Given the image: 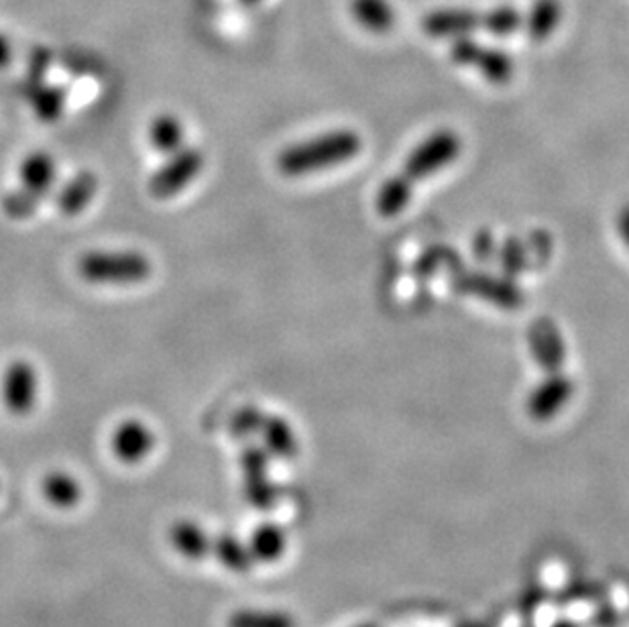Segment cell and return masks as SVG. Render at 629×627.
<instances>
[{"mask_svg": "<svg viewBox=\"0 0 629 627\" xmlns=\"http://www.w3.org/2000/svg\"><path fill=\"white\" fill-rule=\"evenodd\" d=\"M360 149H363V139L359 132L350 129L331 131L308 141L285 147L277 157V168L287 178L310 176L345 163L348 159L359 156Z\"/></svg>", "mask_w": 629, "mask_h": 627, "instance_id": "6da1fadb", "label": "cell"}, {"mask_svg": "<svg viewBox=\"0 0 629 627\" xmlns=\"http://www.w3.org/2000/svg\"><path fill=\"white\" fill-rule=\"evenodd\" d=\"M77 274L94 286H139L154 274V265L139 251H91L80 257Z\"/></svg>", "mask_w": 629, "mask_h": 627, "instance_id": "7a4b0ae2", "label": "cell"}, {"mask_svg": "<svg viewBox=\"0 0 629 627\" xmlns=\"http://www.w3.org/2000/svg\"><path fill=\"white\" fill-rule=\"evenodd\" d=\"M21 185L2 200V210L13 221H27L35 214L41 200L50 194L55 182V159L45 151L27 156L19 171Z\"/></svg>", "mask_w": 629, "mask_h": 627, "instance_id": "3957f363", "label": "cell"}, {"mask_svg": "<svg viewBox=\"0 0 629 627\" xmlns=\"http://www.w3.org/2000/svg\"><path fill=\"white\" fill-rule=\"evenodd\" d=\"M463 151L461 137L450 129H440L428 135L422 144L411 151L406 161V171L401 173L410 183L424 180L428 176L444 170Z\"/></svg>", "mask_w": 629, "mask_h": 627, "instance_id": "277c9868", "label": "cell"}, {"mask_svg": "<svg viewBox=\"0 0 629 627\" xmlns=\"http://www.w3.org/2000/svg\"><path fill=\"white\" fill-rule=\"evenodd\" d=\"M205 168V153L198 147H181L149 180V192L157 200H169L184 192Z\"/></svg>", "mask_w": 629, "mask_h": 627, "instance_id": "5b68a950", "label": "cell"}, {"mask_svg": "<svg viewBox=\"0 0 629 627\" xmlns=\"http://www.w3.org/2000/svg\"><path fill=\"white\" fill-rule=\"evenodd\" d=\"M450 57L459 66L475 67L489 82L505 84L514 76V60L497 47L481 45L469 38H457L450 45Z\"/></svg>", "mask_w": 629, "mask_h": 627, "instance_id": "8992f818", "label": "cell"}, {"mask_svg": "<svg viewBox=\"0 0 629 627\" xmlns=\"http://www.w3.org/2000/svg\"><path fill=\"white\" fill-rule=\"evenodd\" d=\"M270 457L265 446H247L241 455L244 499L255 510H271L277 503V489L270 479Z\"/></svg>", "mask_w": 629, "mask_h": 627, "instance_id": "52a82bcc", "label": "cell"}, {"mask_svg": "<svg viewBox=\"0 0 629 627\" xmlns=\"http://www.w3.org/2000/svg\"><path fill=\"white\" fill-rule=\"evenodd\" d=\"M39 380L35 366L17 359L2 373V404L14 418H23L38 404Z\"/></svg>", "mask_w": 629, "mask_h": 627, "instance_id": "ba28073f", "label": "cell"}, {"mask_svg": "<svg viewBox=\"0 0 629 627\" xmlns=\"http://www.w3.org/2000/svg\"><path fill=\"white\" fill-rule=\"evenodd\" d=\"M111 448L118 463L135 467L154 453L155 432L143 419H123L111 436Z\"/></svg>", "mask_w": 629, "mask_h": 627, "instance_id": "9c48e42d", "label": "cell"}, {"mask_svg": "<svg viewBox=\"0 0 629 627\" xmlns=\"http://www.w3.org/2000/svg\"><path fill=\"white\" fill-rule=\"evenodd\" d=\"M457 289L473 294L501 308L514 310L524 304L522 289L510 277H493L489 274H464L457 279Z\"/></svg>", "mask_w": 629, "mask_h": 627, "instance_id": "30bf717a", "label": "cell"}, {"mask_svg": "<svg viewBox=\"0 0 629 627\" xmlns=\"http://www.w3.org/2000/svg\"><path fill=\"white\" fill-rule=\"evenodd\" d=\"M485 26V13L471 9H438L424 17L422 29L437 40H457L469 38L471 33Z\"/></svg>", "mask_w": 629, "mask_h": 627, "instance_id": "8fae6325", "label": "cell"}, {"mask_svg": "<svg viewBox=\"0 0 629 627\" xmlns=\"http://www.w3.org/2000/svg\"><path fill=\"white\" fill-rule=\"evenodd\" d=\"M575 393V383L568 375L551 373V378L539 383L534 392L527 397V414L530 418L546 422L554 418L565 407Z\"/></svg>", "mask_w": 629, "mask_h": 627, "instance_id": "7c38bea8", "label": "cell"}, {"mask_svg": "<svg viewBox=\"0 0 629 627\" xmlns=\"http://www.w3.org/2000/svg\"><path fill=\"white\" fill-rule=\"evenodd\" d=\"M527 340H530V351L542 369H546L548 373H558L560 366L565 365V340L553 320L548 318L536 320L530 327Z\"/></svg>", "mask_w": 629, "mask_h": 627, "instance_id": "4fadbf2b", "label": "cell"}, {"mask_svg": "<svg viewBox=\"0 0 629 627\" xmlns=\"http://www.w3.org/2000/svg\"><path fill=\"white\" fill-rule=\"evenodd\" d=\"M212 540L205 525L190 518H181L169 525L167 542L184 561L202 562L212 554Z\"/></svg>", "mask_w": 629, "mask_h": 627, "instance_id": "5bb4252c", "label": "cell"}, {"mask_svg": "<svg viewBox=\"0 0 629 627\" xmlns=\"http://www.w3.org/2000/svg\"><path fill=\"white\" fill-rule=\"evenodd\" d=\"M41 497L55 510H76L84 499V485L67 470H50L39 485Z\"/></svg>", "mask_w": 629, "mask_h": 627, "instance_id": "9a60e30c", "label": "cell"}, {"mask_svg": "<svg viewBox=\"0 0 629 627\" xmlns=\"http://www.w3.org/2000/svg\"><path fill=\"white\" fill-rule=\"evenodd\" d=\"M96 192H98V176L88 170L80 171L62 188V192L55 198V206L65 216H77L80 212L91 206Z\"/></svg>", "mask_w": 629, "mask_h": 627, "instance_id": "2e32d148", "label": "cell"}, {"mask_svg": "<svg viewBox=\"0 0 629 627\" xmlns=\"http://www.w3.org/2000/svg\"><path fill=\"white\" fill-rule=\"evenodd\" d=\"M259 434L263 436L265 450L271 457L290 460L297 455V436L292 424L282 416H265Z\"/></svg>", "mask_w": 629, "mask_h": 627, "instance_id": "e0dca14e", "label": "cell"}, {"mask_svg": "<svg viewBox=\"0 0 629 627\" xmlns=\"http://www.w3.org/2000/svg\"><path fill=\"white\" fill-rule=\"evenodd\" d=\"M247 544H249V550H251L255 562L271 564V562L280 561L285 554L287 538H285L282 525L265 522L251 532V538Z\"/></svg>", "mask_w": 629, "mask_h": 627, "instance_id": "ac0fdd59", "label": "cell"}, {"mask_svg": "<svg viewBox=\"0 0 629 627\" xmlns=\"http://www.w3.org/2000/svg\"><path fill=\"white\" fill-rule=\"evenodd\" d=\"M212 554L217 556V561L234 575H244L253 568L255 559L249 550V544L243 542L241 538L234 536L231 532L220 534L212 540Z\"/></svg>", "mask_w": 629, "mask_h": 627, "instance_id": "d6986e66", "label": "cell"}, {"mask_svg": "<svg viewBox=\"0 0 629 627\" xmlns=\"http://www.w3.org/2000/svg\"><path fill=\"white\" fill-rule=\"evenodd\" d=\"M563 21L560 0H536L526 14L527 38L536 43L548 40Z\"/></svg>", "mask_w": 629, "mask_h": 627, "instance_id": "ffe728a7", "label": "cell"}, {"mask_svg": "<svg viewBox=\"0 0 629 627\" xmlns=\"http://www.w3.org/2000/svg\"><path fill=\"white\" fill-rule=\"evenodd\" d=\"M350 14L373 33H386L396 25V11L389 0H350Z\"/></svg>", "mask_w": 629, "mask_h": 627, "instance_id": "44dd1931", "label": "cell"}, {"mask_svg": "<svg viewBox=\"0 0 629 627\" xmlns=\"http://www.w3.org/2000/svg\"><path fill=\"white\" fill-rule=\"evenodd\" d=\"M149 141L154 145L155 151L164 156L176 153L184 147V125L180 118L169 113L155 117L149 129Z\"/></svg>", "mask_w": 629, "mask_h": 627, "instance_id": "7402d4cb", "label": "cell"}, {"mask_svg": "<svg viewBox=\"0 0 629 627\" xmlns=\"http://www.w3.org/2000/svg\"><path fill=\"white\" fill-rule=\"evenodd\" d=\"M413 183L408 182L401 173L389 178L377 192V210L381 216L391 219L398 216L401 210L408 209L410 204Z\"/></svg>", "mask_w": 629, "mask_h": 627, "instance_id": "603a6c76", "label": "cell"}, {"mask_svg": "<svg viewBox=\"0 0 629 627\" xmlns=\"http://www.w3.org/2000/svg\"><path fill=\"white\" fill-rule=\"evenodd\" d=\"M227 627H297L294 615L282 609H237L229 615Z\"/></svg>", "mask_w": 629, "mask_h": 627, "instance_id": "cb8c5ba5", "label": "cell"}, {"mask_svg": "<svg viewBox=\"0 0 629 627\" xmlns=\"http://www.w3.org/2000/svg\"><path fill=\"white\" fill-rule=\"evenodd\" d=\"M29 98L41 123H55L64 113L65 92L62 88L43 84Z\"/></svg>", "mask_w": 629, "mask_h": 627, "instance_id": "d4e9b609", "label": "cell"}, {"mask_svg": "<svg viewBox=\"0 0 629 627\" xmlns=\"http://www.w3.org/2000/svg\"><path fill=\"white\" fill-rule=\"evenodd\" d=\"M524 21H526V14L520 13L514 7H497V9H491L485 13V26L483 29L493 35H497V38H507L517 29H522Z\"/></svg>", "mask_w": 629, "mask_h": 627, "instance_id": "484cf974", "label": "cell"}, {"mask_svg": "<svg viewBox=\"0 0 629 627\" xmlns=\"http://www.w3.org/2000/svg\"><path fill=\"white\" fill-rule=\"evenodd\" d=\"M265 416L268 414H263L255 405H244L241 410H237L232 414L231 424H229L232 436L241 438V440L255 436L261 431Z\"/></svg>", "mask_w": 629, "mask_h": 627, "instance_id": "4316f807", "label": "cell"}, {"mask_svg": "<svg viewBox=\"0 0 629 627\" xmlns=\"http://www.w3.org/2000/svg\"><path fill=\"white\" fill-rule=\"evenodd\" d=\"M501 267L505 277H515V275L524 274L530 267V257H527V247L522 241L510 238L503 248H501Z\"/></svg>", "mask_w": 629, "mask_h": 627, "instance_id": "83f0119b", "label": "cell"}, {"mask_svg": "<svg viewBox=\"0 0 629 627\" xmlns=\"http://www.w3.org/2000/svg\"><path fill=\"white\" fill-rule=\"evenodd\" d=\"M454 263H459L454 251L444 247L430 248V251H426L424 257L418 263V272L422 275H430L440 272L444 265L452 267Z\"/></svg>", "mask_w": 629, "mask_h": 627, "instance_id": "f1b7e54d", "label": "cell"}, {"mask_svg": "<svg viewBox=\"0 0 629 627\" xmlns=\"http://www.w3.org/2000/svg\"><path fill=\"white\" fill-rule=\"evenodd\" d=\"M475 253L479 259H483V257L489 259L493 255V238H491L489 233H483V235L476 238Z\"/></svg>", "mask_w": 629, "mask_h": 627, "instance_id": "f546056e", "label": "cell"}, {"mask_svg": "<svg viewBox=\"0 0 629 627\" xmlns=\"http://www.w3.org/2000/svg\"><path fill=\"white\" fill-rule=\"evenodd\" d=\"M617 229H619V235H621L623 243H626L629 248V204L626 206V209L619 212V219H617Z\"/></svg>", "mask_w": 629, "mask_h": 627, "instance_id": "4dcf8cb0", "label": "cell"}, {"mask_svg": "<svg viewBox=\"0 0 629 627\" xmlns=\"http://www.w3.org/2000/svg\"><path fill=\"white\" fill-rule=\"evenodd\" d=\"M9 60H11V45L0 35V67L7 66Z\"/></svg>", "mask_w": 629, "mask_h": 627, "instance_id": "1f68e13d", "label": "cell"}, {"mask_svg": "<svg viewBox=\"0 0 629 627\" xmlns=\"http://www.w3.org/2000/svg\"><path fill=\"white\" fill-rule=\"evenodd\" d=\"M553 627H577L573 621H558V624H554Z\"/></svg>", "mask_w": 629, "mask_h": 627, "instance_id": "d6a6232c", "label": "cell"}, {"mask_svg": "<svg viewBox=\"0 0 629 627\" xmlns=\"http://www.w3.org/2000/svg\"><path fill=\"white\" fill-rule=\"evenodd\" d=\"M243 2H247V4H255L259 0H243Z\"/></svg>", "mask_w": 629, "mask_h": 627, "instance_id": "836d02e7", "label": "cell"}, {"mask_svg": "<svg viewBox=\"0 0 629 627\" xmlns=\"http://www.w3.org/2000/svg\"><path fill=\"white\" fill-rule=\"evenodd\" d=\"M357 627H377V626H373V624H363V626H357Z\"/></svg>", "mask_w": 629, "mask_h": 627, "instance_id": "e575fe53", "label": "cell"}]
</instances>
